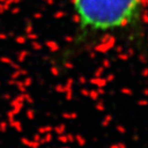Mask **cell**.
Instances as JSON below:
<instances>
[{"instance_id": "1", "label": "cell", "mask_w": 148, "mask_h": 148, "mask_svg": "<svg viewBox=\"0 0 148 148\" xmlns=\"http://www.w3.org/2000/svg\"><path fill=\"white\" fill-rule=\"evenodd\" d=\"M144 0H73L76 29L71 47L78 49L108 33L138 22Z\"/></svg>"}]
</instances>
